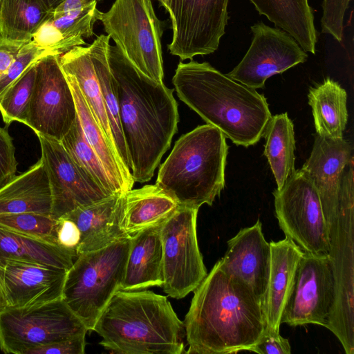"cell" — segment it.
I'll return each instance as SVG.
<instances>
[{"label":"cell","instance_id":"obj_1","mask_svg":"<svg viewBox=\"0 0 354 354\" xmlns=\"http://www.w3.org/2000/svg\"><path fill=\"white\" fill-rule=\"evenodd\" d=\"M108 61L134 182L151 179L178 130L174 89L157 83L136 68L115 45Z\"/></svg>","mask_w":354,"mask_h":354},{"label":"cell","instance_id":"obj_2","mask_svg":"<svg viewBox=\"0 0 354 354\" xmlns=\"http://www.w3.org/2000/svg\"><path fill=\"white\" fill-rule=\"evenodd\" d=\"M183 323L189 354H230L250 349L266 327L262 301L218 261L193 291Z\"/></svg>","mask_w":354,"mask_h":354},{"label":"cell","instance_id":"obj_3","mask_svg":"<svg viewBox=\"0 0 354 354\" xmlns=\"http://www.w3.org/2000/svg\"><path fill=\"white\" fill-rule=\"evenodd\" d=\"M179 99L235 145L263 137L272 116L266 98L208 62H180L172 78Z\"/></svg>","mask_w":354,"mask_h":354},{"label":"cell","instance_id":"obj_4","mask_svg":"<svg viewBox=\"0 0 354 354\" xmlns=\"http://www.w3.org/2000/svg\"><path fill=\"white\" fill-rule=\"evenodd\" d=\"M184 324L167 297L147 290H118L93 330L100 344L120 354H181Z\"/></svg>","mask_w":354,"mask_h":354},{"label":"cell","instance_id":"obj_5","mask_svg":"<svg viewBox=\"0 0 354 354\" xmlns=\"http://www.w3.org/2000/svg\"><path fill=\"white\" fill-rule=\"evenodd\" d=\"M226 137L210 124L183 134L160 167L156 185L180 207L212 205L225 187Z\"/></svg>","mask_w":354,"mask_h":354},{"label":"cell","instance_id":"obj_6","mask_svg":"<svg viewBox=\"0 0 354 354\" xmlns=\"http://www.w3.org/2000/svg\"><path fill=\"white\" fill-rule=\"evenodd\" d=\"M130 238L79 254L68 271L62 298L87 330L120 290Z\"/></svg>","mask_w":354,"mask_h":354},{"label":"cell","instance_id":"obj_7","mask_svg":"<svg viewBox=\"0 0 354 354\" xmlns=\"http://www.w3.org/2000/svg\"><path fill=\"white\" fill-rule=\"evenodd\" d=\"M104 30L140 73L164 83L162 21L151 0H115L106 12H100Z\"/></svg>","mask_w":354,"mask_h":354},{"label":"cell","instance_id":"obj_8","mask_svg":"<svg viewBox=\"0 0 354 354\" xmlns=\"http://www.w3.org/2000/svg\"><path fill=\"white\" fill-rule=\"evenodd\" d=\"M87 331L62 298L35 307H7L0 311V350L7 354H26Z\"/></svg>","mask_w":354,"mask_h":354},{"label":"cell","instance_id":"obj_9","mask_svg":"<svg viewBox=\"0 0 354 354\" xmlns=\"http://www.w3.org/2000/svg\"><path fill=\"white\" fill-rule=\"evenodd\" d=\"M279 225L304 252L329 254L330 238L320 198L308 176L295 170L273 192Z\"/></svg>","mask_w":354,"mask_h":354},{"label":"cell","instance_id":"obj_10","mask_svg":"<svg viewBox=\"0 0 354 354\" xmlns=\"http://www.w3.org/2000/svg\"><path fill=\"white\" fill-rule=\"evenodd\" d=\"M198 211L179 206L161 225L162 287L178 299L193 292L207 274L197 239Z\"/></svg>","mask_w":354,"mask_h":354},{"label":"cell","instance_id":"obj_11","mask_svg":"<svg viewBox=\"0 0 354 354\" xmlns=\"http://www.w3.org/2000/svg\"><path fill=\"white\" fill-rule=\"evenodd\" d=\"M335 301V281L329 254L304 252L281 314V324L328 328Z\"/></svg>","mask_w":354,"mask_h":354},{"label":"cell","instance_id":"obj_12","mask_svg":"<svg viewBox=\"0 0 354 354\" xmlns=\"http://www.w3.org/2000/svg\"><path fill=\"white\" fill-rule=\"evenodd\" d=\"M50 55L36 62V78L25 124L36 134L61 141L77 116L74 96L59 62Z\"/></svg>","mask_w":354,"mask_h":354},{"label":"cell","instance_id":"obj_13","mask_svg":"<svg viewBox=\"0 0 354 354\" xmlns=\"http://www.w3.org/2000/svg\"><path fill=\"white\" fill-rule=\"evenodd\" d=\"M229 0H168L172 40L168 49L181 60L215 52L225 33Z\"/></svg>","mask_w":354,"mask_h":354},{"label":"cell","instance_id":"obj_14","mask_svg":"<svg viewBox=\"0 0 354 354\" xmlns=\"http://www.w3.org/2000/svg\"><path fill=\"white\" fill-rule=\"evenodd\" d=\"M252 40L241 61L227 75L254 89L271 76L305 62L307 53L288 33L259 21L251 26Z\"/></svg>","mask_w":354,"mask_h":354},{"label":"cell","instance_id":"obj_15","mask_svg":"<svg viewBox=\"0 0 354 354\" xmlns=\"http://www.w3.org/2000/svg\"><path fill=\"white\" fill-rule=\"evenodd\" d=\"M37 136L51 191V216L58 219L111 196L79 168L59 141Z\"/></svg>","mask_w":354,"mask_h":354},{"label":"cell","instance_id":"obj_16","mask_svg":"<svg viewBox=\"0 0 354 354\" xmlns=\"http://www.w3.org/2000/svg\"><path fill=\"white\" fill-rule=\"evenodd\" d=\"M353 149L351 143L344 138L333 139L316 134L310 155L301 168L317 190L327 226L337 216L342 176L353 160Z\"/></svg>","mask_w":354,"mask_h":354},{"label":"cell","instance_id":"obj_17","mask_svg":"<svg viewBox=\"0 0 354 354\" xmlns=\"http://www.w3.org/2000/svg\"><path fill=\"white\" fill-rule=\"evenodd\" d=\"M4 263L6 308H32L62 297L69 270L12 259Z\"/></svg>","mask_w":354,"mask_h":354},{"label":"cell","instance_id":"obj_18","mask_svg":"<svg viewBox=\"0 0 354 354\" xmlns=\"http://www.w3.org/2000/svg\"><path fill=\"white\" fill-rule=\"evenodd\" d=\"M271 251L259 220L241 229L227 241V250L219 261L227 274L245 283L263 304L266 291Z\"/></svg>","mask_w":354,"mask_h":354},{"label":"cell","instance_id":"obj_19","mask_svg":"<svg viewBox=\"0 0 354 354\" xmlns=\"http://www.w3.org/2000/svg\"><path fill=\"white\" fill-rule=\"evenodd\" d=\"M124 193L115 194L62 216L73 221L80 232L77 256L129 237L120 227Z\"/></svg>","mask_w":354,"mask_h":354},{"label":"cell","instance_id":"obj_20","mask_svg":"<svg viewBox=\"0 0 354 354\" xmlns=\"http://www.w3.org/2000/svg\"><path fill=\"white\" fill-rule=\"evenodd\" d=\"M271 257L268 286L263 300L266 329L279 332L281 314L304 251L286 237L270 242Z\"/></svg>","mask_w":354,"mask_h":354},{"label":"cell","instance_id":"obj_21","mask_svg":"<svg viewBox=\"0 0 354 354\" xmlns=\"http://www.w3.org/2000/svg\"><path fill=\"white\" fill-rule=\"evenodd\" d=\"M162 224L145 229L131 236L120 290H138L151 286H162Z\"/></svg>","mask_w":354,"mask_h":354},{"label":"cell","instance_id":"obj_22","mask_svg":"<svg viewBox=\"0 0 354 354\" xmlns=\"http://www.w3.org/2000/svg\"><path fill=\"white\" fill-rule=\"evenodd\" d=\"M52 196L41 158L0 188V214L35 212L51 216Z\"/></svg>","mask_w":354,"mask_h":354},{"label":"cell","instance_id":"obj_23","mask_svg":"<svg viewBox=\"0 0 354 354\" xmlns=\"http://www.w3.org/2000/svg\"><path fill=\"white\" fill-rule=\"evenodd\" d=\"M178 207L176 201L156 184L131 189L124 194L121 229L131 236L161 225Z\"/></svg>","mask_w":354,"mask_h":354},{"label":"cell","instance_id":"obj_24","mask_svg":"<svg viewBox=\"0 0 354 354\" xmlns=\"http://www.w3.org/2000/svg\"><path fill=\"white\" fill-rule=\"evenodd\" d=\"M65 75L72 89L77 117L87 142L100 158L117 190L121 193L128 192L132 189L134 183L130 171L110 145L106 135L84 98L75 78L70 75L65 74Z\"/></svg>","mask_w":354,"mask_h":354},{"label":"cell","instance_id":"obj_25","mask_svg":"<svg viewBox=\"0 0 354 354\" xmlns=\"http://www.w3.org/2000/svg\"><path fill=\"white\" fill-rule=\"evenodd\" d=\"M261 15L291 35L306 51L315 54L317 32L308 0H250Z\"/></svg>","mask_w":354,"mask_h":354},{"label":"cell","instance_id":"obj_26","mask_svg":"<svg viewBox=\"0 0 354 354\" xmlns=\"http://www.w3.org/2000/svg\"><path fill=\"white\" fill-rule=\"evenodd\" d=\"M100 11L97 6L83 12L48 17L33 35L32 41L38 46L62 55L77 46L86 44L83 37L93 35V27Z\"/></svg>","mask_w":354,"mask_h":354},{"label":"cell","instance_id":"obj_27","mask_svg":"<svg viewBox=\"0 0 354 354\" xmlns=\"http://www.w3.org/2000/svg\"><path fill=\"white\" fill-rule=\"evenodd\" d=\"M59 62L64 74L72 75L75 78L95 119L118 156L93 63L90 46H77L73 48L59 56Z\"/></svg>","mask_w":354,"mask_h":354},{"label":"cell","instance_id":"obj_28","mask_svg":"<svg viewBox=\"0 0 354 354\" xmlns=\"http://www.w3.org/2000/svg\"><path fill=\"white\" fill-rule=\"evenodd\" d=\"M308 97L317 134L333 139L342 138L348 115L345 89L327 78L310 88Z\"/></svg>","mask_w":354,"mask_h":354},{"label":"cell","instance_id":"obj_29","mask_svg":"<svg viewBox=\"0 0 354 354\" xmlns=\"http://www.w3.org/2000/svg\"><path fill=\"white\" fill-rule=\"evenodd\" d=\"M77 254L49 243L0 228V257L6 260L55 266L69 270Z\"/></svg>","mask_w":354,"mask_h":354},{"label":"cell","instance_id":"obj_30","mask_svg":"<svg viewBox=\"0 0 354 354\" xmlns=\"http://www.w3.org/2000/svg\"><path fill=\"white\" fill-rule=\"evenodd\" d=\"M110 36L100 35L90 44L91 57L118 156L131 172V162L122 133L118 100L108 61Z\"/></svg>","mask_w":354,"mask_h":354},{"label":"cell","instance_id":"obj_31","mask_svg":"<svg viewBox=\"0 0 354 354\" xmlns=\"http://www.w3.org/2000/svg\"><path fill=\"white\" fill-rule=\"evenodd\" d=\"M266 139L264 155L280 189L295 171L294 124L287 113L271 116L263 136Z\"/></svg>","mask_w":354,"mask_h":354},{"label":"cell","instance_id":"obj_32","mask_svg":"<svg viewBox=\"0 0 354 354\" xmlns=\"http://www.w3.org/2000/svg\"><path fill=\"white\" fill-rule=\"evenodd\" d=\"M52 10L48 0H0V35L29 42Z\"/></svg>","mask_w":354,"mask_h":354},{"label":"cell","instance_id":"obj_33","mask_svg":"<svg viewBox=\"0 0 354 354\" xmlns=\"http://www.w3.org/2000/svg\"><path fill=\"white\" fill-rule=\"evenodd\" d=\"M79 168L109 195L119 192L100 158L87 142L78 117L60 141Z\"/></svg>","mask_w":354,"mask_h":354},{"label":"cell","instance_id":"obj_34","mask_svg":"<svg viewBox=\"0 0 354 354\" xmlns=\"http://www.w3.org/2000/svg\"><path fill=\"white\" fill-rule=\"evenodd\" d=\"M37 62L30 65L12 84L0 99V113L7 126L15 121L24 124L26 123L35 82Z\"/></svg>","mask_w":354,"mask_h":354},{"label":"cell","instance_id":"obj_35","mask_svg":"<svg viewBox=\"0 0 354 354\" xmlns=\"http://www.w3.org/2000/svg\"><path fill=\"white\" fill-rule=\"evenodd\" d=\"M58 219L50 215L21 212L0 214V228L52 243H57Z\"/></svg>","mask_w":354,"mask_h":354},{"label":"cell","instance_id":"obj_36","mask_svg":"<svg viewBox=\"0 0 354 354\" xmlns=\"http://www.w3.org/2000/svg\"><path fill=\"white\" fill-rule=\"evenodd\" d=\"M50 55H60L37 46L32 40L24 44L15 60L0 77V99L12 84L33 63Z\"/></svg>","mask_w":354,"mask_h":354},{"label":"cell","instance_id":"obj_37","mask_svg":"<svg viewBox=\"0 0 354 354\" xmlns=\"http://www.w3.org/2000/svg\"><path fill=\"white\" fill-rule=\"evenodd\" d=\"M351 0H324L321 19L322 32L330 35L337 41L343 39L344 18Z\"/></svg>","mask_w":354,"mask_h":354},{"label":"cell","instance_id":"obj_38","mask_svg":"<svg viewBox=\"0 0 354 354\" xmlns=\"http://www.w3.org/2000/svg\"><path fill=\"white\" fill-rule=\"evenodd\" d=\"M12 140L8 129L0 127V188L17 175L18 163Z\"/></svg>","mask_w":354,"mask_h":354},{"label":"cell","instance_id":"obj_39","mask_svg":"<svg viewBox=\"0 0 354 354\" xmlns=\"http://www.w3.org/2000/svg\"><path fill=\"white\" fill-rule=\"evenodd\" d=\"M249 351L259 354H290L291 347L288 339L281 337L279 332L265 329L259 341Z\"/></svg>","mask_w":354,"mask_h":354},{"label":"cell","instance_id":"obj_40","mask_svg":"<svg viewBox=\"0 0 354 354\" xmlns=\"http://www.w3.org/2000/svg\"><path fill=\"white\" fill-rule=\"evenodd\" d=\"M86 335L41 346L28 351L26 354H84Z\"/></svg>","mask_w":354,"mask_h":354},{"label":"cell","instance_id":"obj_41","mask_svg":"<svg viewBox=\"0 0 354 354\" xmlns=\"http://www.w3.org/2000/svg\"><path fill=\"white\" fill-rule=\"evenodd\" d=\"M57 235L59 245L77 254L80 241V232L73 221L64 217L59 218Z\"/></svg>","mask_w":354,"mask_h":354},{"label":"cell","instance_id":"obj_42","mask_svg":"<svg viewBox=\"0 0 354 354\" xmlns=\"http://www.w3.org/2000/svg\"><path fill=\"white\" fill-rule=\"evenodd\" d=\"M28 42L6 39L0 35V73L1 75L15 60L21 47Z\"/></svg>","mask_w":354,"mask_h":354},{"label":"cell","instance_id":"obj_43","mask_svg":"<svg viewBox=\"0 0 354 354\" xmlns=\"http://www.w3.org/2000/svg\"><path fill=\"white\" fill-rule=\"evenodd\" d=\"M97 0H64L53 8L50 15L55 17L81 12L97 5Z\"/></svg>","mask_w":354,"mask_h":354},{"label":"cell","instance_id":"obj_44","mask_svg":"<svg viewBox=\"0 0 354 354\" xmlns=\"http://www.w3.org/2000/svg\"><path fill=\"white\" fill-rule=\"evenodd\" d=\"M5 263L0 257V311L7 306L4 288Z\"/></svg>","mask_w":354,"mask_h":354},{"label":"cell","instance_id":"obj_45","mask_svg":"<svg viewBox=\"0 0 354 354\" xmlns=\"http://www.w3.org/2000/svg\"><path fill=\"white\" fill-rule=\"evenodd\" d=\"M63 1H64V0H48L50 6L52 7L53 9L55 8V7H57ZM100 1V0H97V1Z\"/></svg>","mask_w":354,"mask_h":354},{"label":"cell","instance_id":"obj_46","mask_svg":"<svg viewBox=\"0 0 354 354\" xmlns=\"http://www.w3.org/2000/svg\"><path fill=\"white\" fill-rule=\"evenodd\" d=\"M157 1H158L160 3L161 6H162L165 9H167L168 0H157Z\"/></svg>","mask_w":354,"mask_h":354}]
</instances>
